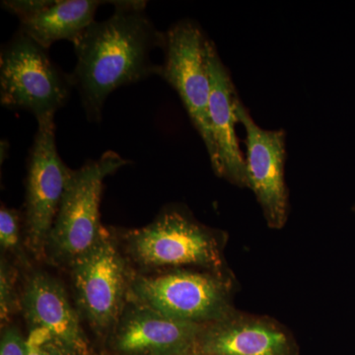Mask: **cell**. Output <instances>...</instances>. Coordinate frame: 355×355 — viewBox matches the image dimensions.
<instances>
[{
  "label": "cell",
  "instance_id": "1",
  "mask_svg": "<svg viewBox=\"0 0 355 355\" xmlns=\"http://www.w3.org/2000/svg\"><path fill=\"white\" fill-rule=\"evenodd\" d=\"M114 12L95 21L74 46L77 62L70 73L86 118L102 121L103 109L116 89L159 76L160 65L151 53L163 50L165 32L159 31L146 12V1H111Z\"/></svg>",
  "mask_w": 355,
  "mask_h": 355
},
{
  "label": "cell",
  "instance_id": "2",
  "mask_svg": "<svg viewBox=\"0 0 355 355\" xmlns=\"http://www.w3.org/2000/svg\"><path fill=\"white\" fill-rule=\"evenodd\" d=\"M130 265L140 273L195 266L224 272L220 234L193 218L188 210L169 205L141 228L116 233Z\"/></svg>",
  "mask_w": 355,
  "mask_h": 355
},
{
  "label": "cell",
  "instance_id": "3",
  "mask_svg": "<svg viewBox=\"0 0 355 355\" xmlns=\"http://www.w3.org/2000/svg\"><path fill=\"white\" fill-rule=\"evenodd\" d=\"M128 164L127 159L109 150L71 170L49 238L46 260L69 268L97 244L105 230L100 217L105 179Z\"/></svg>",
  "mask_w": 355,
  "mask_h": 355
},
{
  "label": "cell",
  "instance_id": "4",
  "mask_svg": "<svg viewBox=\"0 0 355 355\" xmlns=\"http://www.w3.org/2000/svg\"><path fill=\"white\" fill-rule=\"evenodd\" d=\"M69 270L79 314L107 340L130 301L135 273L114 231L105 227L97 244Z\"/></svg>",
  "mask_w": 355,
  "mask_h": 355
},
{
  "label": "cell",
  "instance_id": "5",
  "mask_svg": "<svg viewBox=\"0 0 355 355\" xmlns=\"http://www.w3.org/2000/svg\"><path fill=\"white\" fill-rule=\"evenodd\" d=\"M48 51L18 30L0 53V103L30 112L37 123L55 120L74 88Z\"/></svg>",
  "mask_w": 355,
  "mask_h": 355
},
{
  "label": "cell",
  "instance_id": "6",
  "mask_svg": "<svg viewBox=\"0 0 355 355\" xmlns=\"http://www.w3.org/2000/svg\"><path fill=\"white\" fill-rule=\"evenodd\" d=\"M231 289L225 272L187 268L151 273L135 270L130 297L174 319L207 326L235 312Z\"/></svg>",
  "mask_w": 355,
  "mask_h": 355
},
{
  "label": "cell",
  "instance_id": "7",
  "mask_svg": "<svg viewBox=\"0 0 355 355\" xmlns=\"http://www.w3.org/2000/svg\"><path fill=\"white\" fill-rule=\"evenodd\" d=\"M209 43L195 21H179L165 32L164 62L160 65L159 76L181 98L191 123L207 147L214 171L217 149L209 119Z\"/></svg>",
  "mask_w": 355,
  "mask_h": 355
},
{
  "label": "cell",
  "instance_id": "8",
  "mask_svg": "<svg viewBox=\"0 0 355 355\" xmlns=\"http://www.w3.org/2000/svg\"><path fill=\"white\" fill-rule=\"evenodd\" d=\"M71 170L58 153L55 120L37 123L28 160L24 236L28 252L38 261L46 259L49 238Z\"/></svg>",
  "mask_w": 355,
  "mask_h": 355
},
{
  "label": "cell",
  "instance_id": "9",
  "mask_svg": "<svg viewBox=\"0 0 355 355\" xmlns=\"http://www.w3.org/2000/svg\"><path fill=\"white\" fill-rule=\"evenodd\" d=\"M238 116L246 132L248 188L254 191L268 225L282 228L288 216V191L284 179L286 133L284 130L261 128L242 102L238 106Z\"/></svg>",
  "mask_w": 355,
  "mask_h": 355
},
{
  "label": "cell",
  "instance_id": "10",
  "mask_svg": "<svg viewBox=\"0 0 355 355\" xmlns=\"http://www.w3.org/2000/svg\"><path fill=\"white\" fill-rule=\"evenodd\" d=\"M205 327L174 319L130 297L107 343L112 355H196Z\"/></svg>",
  "mask_w": 355,
  "mask_h": 355
},
{
  "label": "cell",
  "instance_id": "11",
  "mask_svg": "<svg viewBox=\"0 0 355 355\" xmlns=\"http://www.w3.org/2000/svg\"><path fill=\"white\" fill-rule=\"evenodd\" d=\"M21 313L30 331H43L64 355H90L83 318L53 275L29 272L21 291Z\"/></svg>",
  "mask_w": 355,
  "mask_h": 355
},
{
  "label": "cell",
  "instance_id": "12",
  "mask_svg": "<svg viewBox=\"0 0 355 355\" xmlns=\"http://www.w3.org/2000/svg\"><path fill=\"white\" fill-rule=\"evenodd\" d=\"M196 355H298L291 333L275 320L233 312L207 324Z\"/></svg>",
  "mask_w": 355,
  "mask_h": 355
},
{
  "label": "cell",
  "instance_id": "13",
  "mask_svg": "<svg viewBox=\"0 0 355 355\" xmlns=\"http://www.w3.org/2000/svg\"><path fill=\"white\" fill-rule=\"evenodd\" d=\"M209 69L211 84L209 119L217 149L214 173L229 183L246 188V162L236 132V125L240 123L238 106L241 101L230 73L211 41L209 46Z\"/></svg>",
  "mask_w": 355,
  "mask_h": 355
},
{
  "label": "cell",
  "instance_id": "14",
  "mask_svg": "<svg viewBox=\"0 0 355 355\" xmlns=\"http://www.w3.org/2000/svg\"><path fill=\"white\" fill-rule=\"evenodd\" d=\"M98 0H57L31 17L20 21L19 31L49 50L58 41L76 44L95 22Z\"/></svg>",
  "mask_w": 355,
  "mask_h": 355
},
{
  "label": "cell",
  "instance_id": "15",
  "mask_svg": "<svg viewBox=\"0 0 355 355\" xmlns=\"http://www.w3.org/2000/svg\"><path fill=\"white\" fill-rule=\"evenodd\" d=\"M21 218L19 212L1 205L0 209V247L6 258H12L17 266L30 270L29 256L27 254L25 236L21 234Z\"/></svg>",
  "mask_w": 355,
  "mask_h": 355
},
{
  "label": "cell",
  "instance_id": "16",
  "mask_svg": "<svg viewBox=\"0 0 355 355\" xmlns=\"http://www.w3.org/2000/svg\"><path fill=\"white\" fill-rule=\"evenodd\" d=\"M18 266L6 257L0 260V322L1 328L11 324L13 317L21 313V291L18 286Z\"/></svg>",
  "mask_w": 355,
  "mask_h": 355
},
{
  "label": "cell",
  "instance_id": "17",
  "mask_svg": "<svg viewBox=\"0 0 355 355\" xmlns=\"http://www.w3.org/2000/svg\"><path fill=\"white\" fill-rule=\"evenodd\" d=\"M28 340L12 324L2 328L0 355H27Z\"/></svg>",
  "mask_w": 355,
  "mask_h": 355
},
{
  "label": "cell",
  "instance_id": "18",
  "mask_svg": "<svg viewBox=\"0 0 355 355\" xmlns=\"http://www.w3.org/2000/svg\"><path fill=\"white\" fill-rule=\"evenodd\" d=\"M53 0H6L1 6L8 12L17 16L19 21L31 17L43 10L51 3Z\"/></svg>",
  "mask_w": 355,
  "mask_h": 355
},
{
  "label": "cell",
  "instance_id": "19",
  "mask_svg": "<svg viewBox=\"0 0 355 355\" xmlns=\"http://www.w3.org/2000/svg\"><path fill=\"white\" fill-rule=\"evenodd\" d=\"M27 340L29 345L27 355H64L43 331H30Z\"/></svg>",
  "mask_w": 355,
  "mask_h": 355
}]
</instances>
